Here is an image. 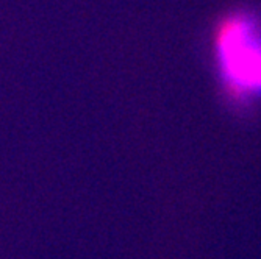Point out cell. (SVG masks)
<instances>
[{
  "instance_id": "6da1fadb",
  "label": "cell",
  "mask_w": 261,
  "mask_h": 259,
  "mask_svg": "<svg viewBox=\"0 0 261 259\" xmlns=\"http://www.w3.org/2000/svg\"><path fill=\"white\" fill-rule=\"evenodd\" d=\"M218 50L231 84L261 89V39L243 16L227 17L218 28Z\"/></svg>"
}]
</instances>
